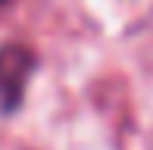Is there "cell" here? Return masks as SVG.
I'll list each match as a JSON object with an SVG mask.
<instances>
[{
	"label": "cell",
	"mask_w": 153,
	"mask_h": 150,
	"mask_svg": "<svg viewBox=\"0 0 153 150\" xmlns=\"http://www.w3.org/2000/svg\"><path fill=\"white\" fill-rule=\"evenodd\" d=\"M38 69V56L25 44L0 47V113H16L25 100L28 78Z\"/></svg>",
	"instance_id": "obj_1"
},
{
	"label": "cell",
	"mask_w": 153,
	"mask_h": 150,
	"mask_svg": "<svg viewBox=\"0 0 153 150\" xmlns=\"http://www.w3.org/2000/svg\"><path fill=\"white\" fill-rule=\"evenodd\" d=\"M13 3V0H0V10H6V6H10Z\"/></svg>",
	"instance_id": "obj_2"
}]
</instances>
